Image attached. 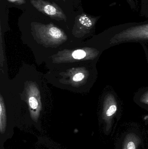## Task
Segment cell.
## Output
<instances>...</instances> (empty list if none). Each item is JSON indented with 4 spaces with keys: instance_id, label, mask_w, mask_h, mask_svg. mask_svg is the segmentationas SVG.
I'll return each instance as SVG.
<instances>
[{
    "instance_id": "1",
    "label": "cell",
    "mask_w": 148,
    "mask_h": 149,
    "mask_svg": "<svg viewBox=\"0 0 148 149\" xmlns=\"http://www.w3.org/2000/svg\"><path fill=\"white\" fill-rule=\"evenodd\" d=\"M148 40V24L130 27L116 34L110 44L119 43L129 41Z\"/></svg>"
},
{
    "instance_id": "2",
    "label": "cell",
    "mask_w": 148,
    "mask_h": 149,
    "mask_svg": "<svg viewBox=\"0 0 148 149\" xmlns=\"http://www.w3.org/2000/svg\"><path fill=\"white\" fill-rule=\"evenodd\" d=\"M117 110V102L114 96L112 94H108L104 101L103 118L107 123L109 128H110L111 127V121Z\"/></svg>"
},
{
    "instance_id": "3",
    "label": "cell",
    "mask_w": 148,
    "mask_h": 149,
    "mask_svg": "<svg viewBox=\"0 0 148 149\" xmlns=\"http://www.w3.org/2000/svg\"><path fill=\"white\" fill-rule=\"evenodd\" d=\"M140 142V138L136 134L128 133L124 136L121 149H137Z\"/></svg>"
},
{
    "instance_id": "4",
    "label": "cell",
    "mask_w": 148,
    "mask_h": 149,
    "mask_svg": "<svg viewBox=\"0 0 148 149\" xmlns=\"http://www.w3.org/2000/svg\"><path fill=\"white\" fill-rule=\"evenodd\" d=\"M49 34L51 37L56 39L61 37L62 33L61 31L56 27H52L49 30Z\"/></svg>"
},
{
    "instance_id": "5",
    "label": "cell",
    "mask_w": 148,
    "mask_h": 149,
    "mask_svg": "<svg viewBox=\"0 0 148 149\" xmlns=\"http://www.w3.org/2000/svg\"><path fill=\"white\" fill-rule=\"evenodd\" d=\"M79 22H80V23L88 28L92 27L93 24L92 20H91L87 17L85 16L81 17L79 18Z\"/></svg>"
},
{
    "instance_id": "6",
    "label": "cell",
    "mask_w": 148,
    "mask_h": 149,
    "mask_svg": "<svg viewBox=\"0 0 148 149\" xmlns=\"http://www.w3.org/2000/svg\"><path fill=\"white\" fill-rule=\"evenodd\" d=\"M72 56L75 59H81L86 57V53L84 50H77L74 52Z\"/></svg>"
},
{
    "instance_id": "7",
    "label": "cell",
    "mask_w": 148,
    "mask_h": 149,
    "mask_svg": "<svg viewBox=\"0 0 148 149\" xmlns=\"http://www.w3.org/2000/svg\"><path fill=\"white\" fill-rule=\"evenodd\" d=\"M44 11L45 13L50 15H54L56 13V9L52 5H48L44 6Z\"/></svg>"
},
{
    "instance_id": "8",
    "label": "cell",
    "mask_w": 148,
    "mask_h": 149,
    "mask_svg": "<svg viewBox=\"0 0 148 149\" xmlns=\"http://www.w3.org/2000/svg\"><path fill=\"white\" fill-rule=\"evenodd\" d=\"M29 103L30 108L32 109H36L38 107V102L36 99L34 97H31L29 100Z\"/></svg>"
},
{
    "instance_id": "9",
    "label": "cell",
    "mask_w": 148,
    "mask_h": 149,
    "mask_svg": "<svg viewBox=\"0 0 148 149\" xmlns=\"http://www.w3.org/2000/svg\"><path fill=\"white\" fill-rule=\"evenodd\" d=\"M84 78V74L81 73H77L73 77V80L74 81H79L82 80Z\"/></svg>"
},
{
    "instance_id": "10",
    "label": "cell",
    "mask_w": 148,
    "mask_h": 149,
    "mask_svg": "<svg viewBox=\"0 0 148 149\" xmlns=\"http://www.w3.org/2000/svg\"><path fill=\"white\" fill-rule=\"evenodd\" d=\"M140 101L142 103L148 105V91L142 95L140 98Z\"/></svg>"
},
{
    "instance_id": "11",
    "label": "cell",
    "mask_w": 148,
    "mask_h": 149,
    "mask_svg": "<svg viewBox=\"0 0 148 149\" xmlns=\"http://www.w3.org/2000/svg\"><path fill=\"white\" fill-rule=\"evenodd\" d=\"M129 2H132V0H128Z\"/></svg>"
}]
</instances>
